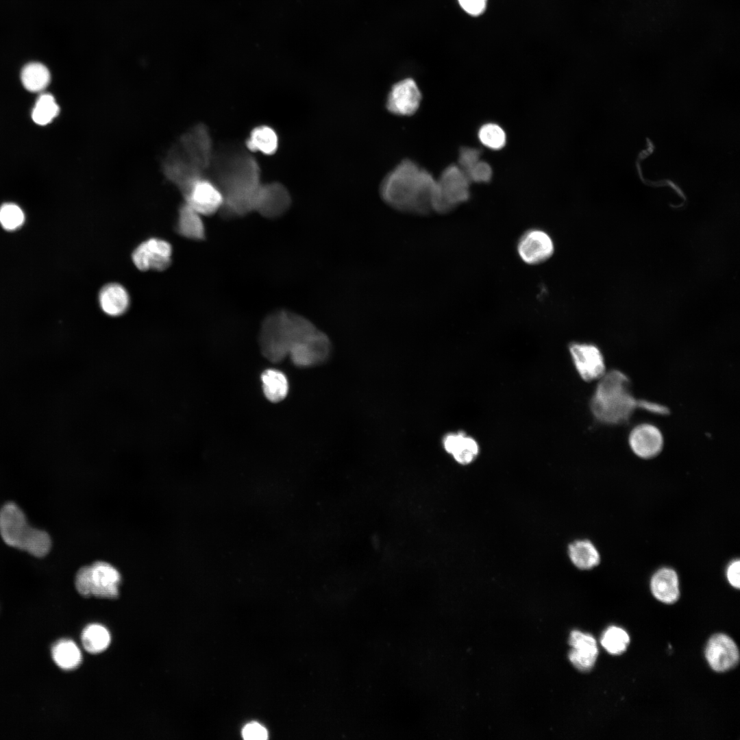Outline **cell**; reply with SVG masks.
<instances>
[{"mask_svg":"<svg viewBox=\"0 0 740 740\" xmlns=\"http://www.w3.org/2000/svg\"><path fill=\"white\" fill-rule=\"evenodd\" d=\"M421 99V92L416 82L407 77L392 86L386 98V107L396 115H412L418 110Z\"/></svg>","mask_w":740,"mask_h":740,"instance_id":"cell-11","label":"cell"},{"mask_svg":"<svg viewBox=\"0 0 740 740\" xmlns=\"http://www.w3.org/2000/svg\"><path fill=\"white\" fill-rule=\"evenodd\" d=\"M99 301L101 308L106 314L111 317H119L127 310L130 297L123 286L111 283L101 289Z\"/></svg>","mask_w":740,"mask_h":740,"instance_id":"cell-20","label":"cell"},{"mask_svg":"<svg viewBox=\"0 0 740 740\" xmlns=\"http://www.w3.org/2000/svg\"><path fill=\"white\" fill-rule=\"evenodd\" d=\"M740 562L739 560L732 561L726 569V577L729 583L735 588L740 587Z\"/></svg>","mask_w":740,"mask_h":740,"instance_id":"cell-36","label":"cell"},{"mask_svg":"<svg viewBox=\"0 0 740 740\" xmlns=\"http://www.w3.org/2000/svg\"><path fill=\"white\" fill-rule=\"evenodd\" d=\"M639 402L630 393L628 378L619 371L604 374L591 400L595 417L606 423H619L629 419Z\"/></svg>","mask_w":740,"mask_h":740,"instance_id":"cell-4","label":"cell"},{"mask_svg":"<svg viewBox=\"0 0 740 740\" xmlns=\"http://www.w3.org/2000/svg\"><path fill=\"white\" fill-rule=\"evenodd\" d=\"M570 353L578 373L585 381L601 378L604 374V358L596 346L574 343L570 346Z\"/></svg>","mask_w":740,"mask_h":740,"instance_id":"cell-15","label":"cell"},{"mask_svg":"<svg viewBox=\"0 0 740 740\" xmlns=\"http://www.w3.org/2000/svg\"><path fill=\"white\" fill-rule=\"evenodd\" d=\"M245 739L264 740L268 738V732L264 727L256 722H251L245 726L242 730Z\"/></svg>","mask_w":740,"mask_h":740,"instance_id":"cell-34","label":"cell"},{"mask_svg":"<svg viewBox=\"0 0 740 740\" xmlns=\"http://www.w3.org/2000/svg\"><path fill=\"white\" fill-rule=\"evenodd\" d=\"M25 215L17 205L8 203L0 208V223L7 230H14L22 225Z\"/></svg>","mask_w":740,"mask_h":740,"instance_id":"cell-31","label":"cell"},{"mask_svg":"<svg viewBox=\"0 0 740 740\" xmlns=\"http://www.w3.org/2000/svg\"><path fill=\"white\" fill-rule=\"evenodd\" d=\"M60 108L53 95L44 93L39 96L32 110V117L38 125L51 122L59 114Z\"/></svg>","mask_w":740,"mask_h":740,"instance_id":"cell-28","label":"cell"},{"mask_svg":"<svg viewBox=\"0 0 740 740\" xmlns=\"http://www.w3.org/2000/svg\"><path fill=\"white\" fill-rule=\"evenodd\" d=\"M82 643L84 649L89 653H100L109 646L110 634L104 626L99 624H90L82 632Z\"/></svg>","mask_w":740,"mask_h":740,"instance_id":"cell-27","label":"cell"},{"mask_svg":"<svg viewBox=\"0 0 740 740\" xmlns=\"http://www.w3.org/2000/svg\"><path fill=\"white\" fill-rule=\"evenodd\" d=\"M291 204V195L282 184L278 182L262 183L255 211L267 218H277L286 212Z\"/></svg>","mask_w":740,"mask_h":740,"instance_id":"cell-13","label":"cell"},{"mask_svg":"<svg viewBox=\"0 0 740 740\" xmlns=\"http://www.w3.org/2000/svg\"><path fill=\"white\" fill-rule=\"evenodd\" d=\"M520 258L526 264H537L550 258L554 251L552 237L545 231L534 228L525 232L517 246Z\"/></svg>","mask_w":740,"mask_h":740,"instance_id":"cell-9","label":"cell"},{"mask_svg":"<svg viewBox=\"0 0 740 740\" xmlns=\"http://www.w3.org/2000/svg\"><path fill=\"white\" fill-rule=\"evenodd\" d=\"M171 253V246L168 242L152 238L139 245L132 256L139 270L163 271L170 265Z\"/></svg>","mask_w":740,"mask_h":740,"instance_id":"cell-10","label":"cell"},{"mask_svg":"<svg viewBox=\"0 0 740 740\" xmlns=\"http://www.w3.org/2000/svg\"><path fill=\"white\" fill-rule=\"evenodd\" d=\"M445 451L461 465L471 463L479 453L477 441L463 432L451 433L443 440Z\"/></svg>","mask_w":740,"mask_h":740,"instance_id":"cell-19","label":"cell"},{"mask_svg":"<svg viewBox=\"0 0 740 740\" xmlns=\"http://www.w3.org/2000/svg\"><path fill=\"white\" fill-rule=\"evenodd\" d=\"M186 159L204 171L214 159L212 143L206 126L198 125L183 138Z\"/></svg>","mask_w":740,"mask_h":740,"instance_id":"cell-12","label":"cell"},{"mask_svg":"<svg viewBox=\"0 0 740 740\" xmlns=\"http://www.w3.org/2000/svg\"><path fill=\"white\" fill-rule=\"evenodd\" d=\"M480 151L471 147H463L460 150L459 167L466 173L480 160Z\"/></svg>","mask_w":740,"mask_h":740,"instance_id":"cell-33","label":"cell"},{"mask_svg":"<svg viewBox=\"0 0 740 740\" xmlns=\"http://www.w3.org/2000/svg\"><path fill=\"white\" fill-rule=\"evenodd\" d=\"M435 183L430 173L406 159L384 177L380 195L384 203L397 212L427 216L433 213Z\"/></svg>","mask_w":740,"mask_h":740,"instance_id":"cell-1","label":"cell"},{"mask_svg":"<svg viewBox=\"0 0 740 740\" xmlns=\"http://www.w3.org/2000/svg\"><path fill=\"white\" fill-rule=\"evenodd\" d=\"M177 230L180 235L193 240H203L206 236L201 215L186 203L179 211Z\"/></svg>","mask_w":740,"mask_h":740,"instance_id":"cell-21","label":"cell"},{"mask_svg":"<svg viewBox=\"0 0 740 740\" xmlns=\"http://www.w3.org/2000/svg\"><path fill=\"white\" fill-rule=\"evenodd\" d=\"M568 554L571 563L582 570L593 568L600 560L597 550L587 539L575 541L569 544Z\"/></svg>","mask_w":740,"mask_h":740,"instance_id":"cell-22","label":"cell"},{"mask_svg":"<svg viewBox=\"0 0 740 740\" xmlns=\"http://www.w3.org/2000/svg\"><path fill=\"white\" fill-rule=\"evenodd\" d=\"M630 643L628 634L622 628L610 626L604 632L601 644L610 654L619 655L624 652Z\"/></svg>","mask_w":740,"mask_h":740,"instance_id":"cell-29","label":"cell"},{"mask_svg":"<svg viewBox=\"0 0 740 740\" xmlns=\"http://www.w3.org/2000/svg\"><path fill=\"white\" fill-rule=\"evenodd\" d=\"M650 588L653 595L660 602L672 604L680 595L679 582L676 572L670 568H662L652 576Z\"/></svg>","mask_w":740,"mask_h":740,"instance_id":"cell-18","label":"cell"},{"mask_svg":"<svg viewBox=\"0 0 740 740\" xmlns=\"http://www.w3.org/2000/svg\"><path fill=\"white\" fill-rule=\"evenodd\" d=\"M478 138L484 145L493 149L502 148L506 143L504 131L495 123L482 125L479 130Z\"/></svg>","mask_w":740,"mask_h":740,"instance_id":"cell-30","label":"cell"},{"mask_svg":"<svg viewBox=\"0 0 740 740\" xmlns=\"http://www.w3.org/2000/svg\"><path fill=\"white\" fill-rule=\"evenodd\" d=\"M466 175L471 182H488L492 177V169L488 163L480 160L466 173Z\"/></svg>","mask_w":740,"mask_h":740,"instance_id":"cell-32","label":"cell"},{"mask_svg":"<svg viewBox=\"0 0 740 740\" xmlns=\"http://www.w3.org/2000/svg\"><path fill=\"white\" fill-rule=\"evenodd\" d=\"M262 389L266 398L273 402L282 401L288 392V380L282 371L267 369L261 375Z\"/></svg>","mask_w":740,"mask_h":740,"instance_id":"cell-24","label":"cell"},{"mask_svg":"<svg viewBox=\"0 0 740 740\" xmlns=\"http://www.w3.org/2000/svg\"><path fill=\"white\" fill-rule=\"evenodd\" d=\"M461 8L473 16L481 15L485 10L487 0H458Z\"/></svg>","mask_w":740,"mask_h":740,"instance_id":"cell-35","label":"cell"},{"mask_svg":"<svg viewBox=\"0 0 740 740\" xmlns=\"http://www.w3.org/2000/svg\"><path fill=\"white\" fill-rule=\"evenodd\" d=\"M321 330L308 319L287 311H278L263 321L259 345L263 356L279 363L294 349L312 339Z\"/></svg>","mask_w":740,"mask_h":740,"instance_id":"cell-3","label":"cell"},{"mask_svg":"<svg viewBox=\"0 0 740 740\" xmlns=\"http://www.w3.org/2000/svg\"><path fill=\"white\" fill-rule=\"evenodd\" d=\"M51 656L55 663L64 670L73 669L82 662L80 650L73 641L68 639L56 642L52 647Z\"/></svg>","mask_w":740,"mask_h":740,"instance_id":"cell-25","label":"cell"},{"mask_svg":"<svg viewBox=\"0 0 740 740\" xmlns=\"http://www.w3.org/2000/svg\"><path fill=\"white\" fill-rule=\"evenodd\" d=\"M278 143V134L272 127L260 125L251 132L246 146L250 151H258L269 156L275 153Z\"/></svg>","mask_w":740,"mask_h":740,"instance_id":"cell-23","label":"cell"},{"mask_svg":"<svg viewBox=\"0 0 740 740\" xmlns=\"http://www.w3.org/2000/svg\"><path fill=\"white\" fill-rule=\"evenodd\" d=\"M569 644L572 649L569 653L571 663L579 670L587 671L594 665L598 649L594 637L589 634L578 630L571 632Z\"/></svg>","mask_w":740,"mask_h":740,"instance_id":"cell-17","label":"cell"},{"mask_svg":"<svg viewBox=\"0 0 740 740\" xmlns=\"http://www.w3.org/2000/svg\"><path fill=\"white\" fill-rule=\"evenodd\" d=\"M705 656L710 667L717 672H724L733 668L739 660L737 645L724 634H715L709 639Z\"/></svg>","mask_w":740,"mask_h":740,"instance_id":"cell-14","label":"cell"},{"mask_svg":"<svg viewBox=\"0 0 740 740\" xmlns=\"http://www.w3.org/2000/svg\"><path fill=\"white\" fill-rule=\"evenodd\" d=\"M471 181L459 167L452 164L446 167L436 180L432 197L433 213L445 214L470 197Z\"/></svg>","mask_w":740,"mask_h":740,"instance_id":"cell-5","label":"cell"},{"mask_svg":"<svg viewBox=\"0 0 740 740\" xmlns=\"http://www.w3.org/2000/svg\"><path fill=\"white\" fill-rule=\"evenodd\" d=\"M121 574L112 565L97 561L79 569L75 587L83 596L115 598L119 595Z\"/></svg>","mask_w":740,"mask_h":740,"instance_id":"cell-6","label":"cell"},{"mask_svg":"<svg viewBox=\"0 0 740 740\" xmlns=\"http://www.w3.org/2000/svg\"><path fill=\"white\" fill-rule=\"evenodd\" d=\"M34 529L15 504L8 503L0 510V534L8 545L25 550Z\"/></svg>","mask_w":740,"mask_h":740,"instance_id":"cell-7","label":"cell"},{"mask_svg":"<svg viewBox=\"0 0 740 740\" xmlns=\"http://www.w3.org/2000/svg\"><path fill=\"white\" fill-rule=\"evenodd\" d=\"M629 445L633 452L642 458H652L661 451L663 437L656 426L643 423L634 428L630 433Z\"/></svg>","mask_w":740,"mask_h":740,"instance_id":"cell-16","label":"cell"},{"mask_svg":"<svg viewBox=\"0 0 740 740\" xmlns=\"http://www.w3.org/2000/svg\"><path fill=\"white\" fill-rule=\"evenodd\" d=\"M184 194L185 203L201 216L212 215L223 206V196L219 186L203 177L195 181Z\"/></svg>","mask_w":740,"mask_h":740,"instance_id":"cell-8","label":"cell"},{"mask_svg":"<svg viewBox=\"0 0 740 740\" xmlns=\"http://www.w3.org/2000/svg\"><path fill=\"white\" fill-rule=\"evenodd\" d=\"M23 86L30 92H40L49 85L51 75L49 69L40 62H31L22 69L21 75Z\"/></svg>","mask_w":740,"mask_h":740,"instance_id":"cell-26","label":"cell"},{"mask_svg":"<svg viewBox=\"0 0 740 740\" xmlns=\"http://www.w3.org/2000/svg\"><path fill=\"white\" fill-rule=\"evenodd\" d=\"M217 182L223 196L219 212L225 217L244 216L255 211L262 184L256 160L246 153L227 157L217 167Z\"/></svg>","mask_w":740,"mask_h":740,"instance_id":"cell-2","label":"cell"}]
</instances>
